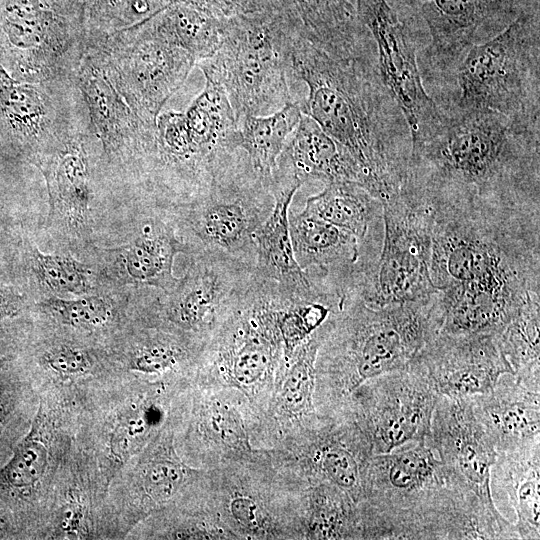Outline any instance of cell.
<instances>
[{
	"label": "cell",
	"mask_w": 540,
	"mask_h": 540,
	"mask_svg": "<svg viewBox=\"0 0 540 540\" xmlns=\"http://www.w3.org/2000/svg\"><path fill=\"white\" fill-rule=\"evenodd\" d=\"M433 210L435 335L500 334L540 295V214Z\"/></svg>",
	"instance_id": "1"
},
{
	"label": "cell",
	"mask_w": 540,
	"mask_h": 540,
	"mask_svg": "<svg viewBox=\"0 0 540 540\" xmlns=\"http://www.w3.org/2000/svg\"><path fill=\"white\" fill-rule=\"evenodd\" d=\"M539 127L489 109L455 108L411 144L401 191L430 205L540 213Z\"/></svg>",
	"instance_id": "2"
},
{
	"label": "cell",
	"mask_w": 540,
	"mask_h": 540,
	"mask_svg": "<svg viewBox=\"0 0 540 540\" xmlns=\"http://www.w3.org/2000/svg\"><path fill=\"white\" fill-rule=\"evenodd\" d=\"M290 69L308 89L302 112L347 151L359 184L381 203L397 196L406 179L411 135L370 59L338 58L294 36Z\"/></svg>",
	"instance_id": "3"
},
{
	"label": "cell",
	"mask_w": 540,
	"mask_h": 540,
	"mask_svg": "<svg viewBox=\"0 0 540 540\" xmlns=\"http://www.w3.org/2000/svg\"><path fill=\"white\" fill-rule=\"evenodd\" d=\"M434 294L425 300L383 307L344 297L317 352V413L337 416L360 385L410 364L435 335L431 318Z\"/></svg>",
	"instance_id": "4"
},
{
	"label": "cell",
	"mask_w": 540,
	"mask_h": 540,
	"mask_svg": "<svg viewBox=\"0 0 540 540\" xmlns=\"http://www.w3.org/2000/svg\"><path fill=\"white\" fill-rule=\"evenodd\" d=\"M477 498L452 487L428 438L371 458L363 539H466Z\"/></svg>",
	"instance_id": "5"
},
{
	"label": "cell",
	"mask_w": 540,
	"mask_h": 540,
	"mask_svg": "<svg viewBox=\"0 0 540 540\" xmlns=\"http://www.w3.org/2000/svg\"><path fill=\"white\" fill-rule=\"evenodd\" d=\"M289 297L254 269L249 286L207 338L196 364L197 386L235 390L247 400L251 439L286 369L279 314Z\"/></svg>",
	"instance_id": "6"
},
{
	"label": "cell",
	"mask_w": 540,
	"mask_h": 540,
	"mask_svg": "<svg viewBox=\"0 0 540 540\" xmlns=\"http://www.w3.org/2000/svg\"><path fill=\"white\" fill-rule=\"evenodd\" d=\"M294 36L279 14H239L222 20L217 50L196 66L205 79L223 87L237 121L245 116H265L294 101L289 83Z\"/></svg>",
	"instance_id": "7"
},
{
	"label": "cell",
	"mask_w": 540,
	"mask_h": 540,
	"mask_svg": "<svg viewBox=\"0 0 540 540\" xmlns=\"http://www.w3.org/2000/svg\"><path fill=\"white\" fill-rule=\"evenodd\" d=\"M539 16L524 11L492 38L472 46L455 70L456 108L489 109L539 127Z\"/></svg>",
	"instance_id": "8"
},
{
	"label": "cell",
	"mask_w": 540,
	"mask_h": 540,
	"mask_svg": "<svg viewBox=\"0 0 540 540\" xmlns=\"http://www.w3.org/2000/svg\"><path fill=\"white\" fill-rule=\"evenodd\" d=\"M204 511L234 539H300L296 489L272 464L266 448L205 469L196 488Z\"/></svg>",
	"instance_id": "9"
},
{
	"label": "cell",
	"mask_w": 540,
	"mask_h": 540,
	"mask_svg": "<svg viewBox=\"0 0 540 540\" xmlns=\"http://www.w3.org/2000/svg\"><path fill=\"white\" fill-rule=\"evenodd\" d=\"M88 36L77 0H0V66L16 80H75Z\"/></svg>",
	"instance_id": "10"
},
{
	"label": "cell",
	"mask_w": 540,
	"mask_h": 540,
	"mask_svg": "<svg viewBox=\"0 0 540 540\" xmlns=\"http://www.w3.org/2000/svg\"><path fill=\"white\" fill-rule=\"evenodd\" d=\"M433 218L431 206L403 192L382 203L379 254L353 271L347 294L371 307L430 298L436 292L430 277Z\"/></svg>",
	"instance_id": "11"
},
{
	"label": "cell",
	"mask_w": 540,
	"mask_h": 540,
	"mask_svg": "<svg viewBox=\"0 0 540 540\" xmlns=\"http://www.w3.org/2000/svg\"><path fill=\"white\" fill-rule=\"evenodd\" d=\"M266 449L272 464L293 483L329 484L347 493L358 505L363 501L374 452L367 436L351 418L318 413Z\"/></svg>",
	"instance_id": "12"
},
{
	"label": "cell",
	"mask_w": 540,
	"mask_h": 540,
	"mask_svg": "<svg viewBox=\"0 0 540 540\" xmlns=\"http://www.w3.org/2000/svg\"><path fill=\"white\" fill-rule=\"evenodd\" d=\"M273 205L268 185L254 173L243 152L205 193L185 206L191 253L218 249L254 263L253 237Z\"/></svg>",
	"instance_id": "13"
},
{
	"label": "cell",
	"mask_w": 540,
	"mask_h": 540,
	"mask_svg": "<svg viewBox=\"0 0 540 540\" xmlns=\"http://www.w3.org/2000/svg\"><path fill=\"white\" fill-rule=\"evenodd\" d=\"M439 395L411 364L360 385L342 411L367 436L374 454L388 453L430 436Z\"/></svg>",
	"instance_id": "14"
},
{
	"label": "cell",
	"mask_w": 540,
	"mask_h": 540,
	"mask_svg": "<svg viewBox=\"0 0 540 540\" xmlns=\"http://www.w3.org/2000/svg\"><path fill=\"white\" fill-rule=\"evenodd\" d=\"M86 45L116 82L155 117L197 62L192 54L162 38L145 21L94 37Z\"/></svg>",
	"instance_id": "15"
},
{
	"label": "cell",
	"mask_w": 540,
	"mask_h": 540,
	"mask_svg": "<svg viewBox=\"0 0 540 540\" xmlns=\"http://www.w3.org/2000/svg\"><path fill=\"white\" fill-rule=\"evenodd\" d=\"M356 14L373 37L379 76L407 122L411 144L442 124L445 112L424 88L415 43L386 0H356Z\"/></svg>",
	"instance_id": "16"
},
{
	"label": "cell",
	"mask_w": 540,
	"mask_h": 540,
	"mask_svg": "<svg viewBox=\"0 0 540 540\" xmlns=\"http://www.w3.org/2000/svg\"><path fill=\"white\" fill-rule=\"evenodd\" d=\"M193 254L187 274L169 291L163 310L172 325L205 342L245 292L255 268L218 249Z\"/></svg>",
	"instance_id": "17"
},
{
	"label": "cell",
	"mask_w": 540,
	"mask_h": 540,
	"mask_svg": "<svg viewBox=\"0 0 540 540\" xmlns=\"http://www.w3.org/2000/svg\"><path fill=\"white\" fill-rule=\"evenodd\" d=\"M90 129L107 155L139 157L151 174L156 154L157 117L143 109L110 75L98 56L85 48L75 74Z\"/></svg>",
	"instance_id": "18"
},
{
	"label": "cell",
	"mask_w": 540,
	"mask_h": 540,
	"mask_svg": "<svg viewBox=\"0 0 540 540\" xmlns=\"http://www.w3.org/2000/svg\"><path fill=\"white\" fill-rule=\"evenodd\" d=\"M410 364L439 395L464 398L489 392L503 374H514L499 334H437Z\"/></svg>",
	"instance_id": "19"
},
{
	"label": "cell",
	"mask_w": 540,
	"mask_h": 540,
	"mask_svg": "<svg viewBox=\"0 0 540 540\" xmlns=\"http://www.w3.org/2000/svg\"><path fill=\"white\" fill-rule=\"evenodd\" d=\"M75 84L23 82L0 66V139L32 152L37 161L53 152L78 126L60 102Z\"/></svg>",
	"instance_id": "20"
},
{
	"label": "cell",
	"mask_w": 540,
	"mask_h": 540,
	"mask_svg": "<svg viewBox=\"0 0 540 540\" xmlns=\"http://www.w3.org/2000/svg\"><path fill=\"white\" fill-rule=\"evenodd\" d=\"M428 440L450 485L496 509L489 482L497 452L474 414L470 397H438Z\"/></svg>",
	"instance_id": "21"
},
{
	"label": "cell",
	"mask_w": 540,
	"mask_h": 540,
	"mask_svg": "<svg viewBox=\"0 0 540 540\" xmlns=\"http://www.w3.org/2000/svg\"><path fill=\"white\" fill-rule=\"evenodd\" d=\"M518 0H425L421 13L430 33L431 70L455 72L468 50L507 27Z\"/></svg>",
	"instance_id": "22"
},
{
	"label": "cell",
	"mask_w": 540,
	"mask_h": 540,
	"mask_svg": "<svg viewBox=\"0 0 540 540\" xmlns=\"http://www.w3.org/2000/svg\"><path fill=\"white\" fill-rule=\"evenodd\" d=\"M192 418L193 449L199 469H211L255 454L252 412L239 392L197 386Z\"/></svg>",
	"instance_id": "23"
},
{
	"label": "cell",
	"mask_w": 540,
	"mask_h": 540,
	"mask_svg": "<svg viewBox=\"0 0 540 540\" xmlns=\"http://www.w3.org/2000/svg\"><path fill=\"white\" fill-rule=\"evenodd\" d=\"M303 184L297 179L274 173L270 191L274 198L271 213L254 234L255 273L275 282L288 296L314 298L330 287L313 278L296 261L289 231V208Z\"/></svg>",
	"instance_id": "24"
},
{
	"label": "cell",
	"mask_w": 540,
	"mask_h": 540,
	"mask_svg": "<svg viewBox=\"0 0 540 540\" xmlns=\"http://www.w3.org/2000/svg\"><path fill=\"white\" fill-rule=\"evenodd\" d=\"M331 322L332 316L288 359L269 406L252 433L254 447L274 446L318 414L314 404L315 362Z\"/></svg>",
	"instance_id": "25"
},
{
	"label": "cell",
	"mask_w": 540,
	"mask_h": 540,
	"mask_svg": "<svg viewBox=\"0 0 540 540\" xmlns=\"http://www.w3.org/2000/svg\"><path fill=\"white\" fill-rule=\"evenodd\" d=\"M261 6L284 17L297 36L335 57L369 58L363 26L348 0H262Z\"/></svg>",
	"instance_id": "26"
},
{
	"label": "cell",
	"mask_w": 540,
	"mask_h": 540,
	"mask_svg": "<svg viewBox=\"0 0 540 540\" xmlns=\"http://www.w3.org/2000/svg\"><path fill=\"white\" fill-rule=\"evenodd\" d=\"M474 414L497 453L540 446V392L503 374L487 393L470 397Z\"/></svg>",
	"instance_id": "27"
},
{
	"label": "cell",
	"mask_w": 540,
	"mask_h": 540,
	"mask_svg": "<svg viewBox=\"0 0 540 540\" xmlns=\"http://www.w3.org/2000/svg\"><path fill=\"white\" fill-rule=\"evenodd\" d=\"M490 493L498 512L513 524L518 539L540 538V446L497 453Z\"/></svg>",
	"instance_id": "28"
},
{
	"label": "cell",
	"mask_w": 540,
	"mask_h": 540,
	"mask_svg": "<svg viewBox=\"0 0 540 540\" xmlns=\"http://www.w3.org/2000/svg\"><path fill=\"white\" fill-rule=\"evenodd\" d=\"M274 172L302 184L309 180L359 184L358 169L347 151L304 113L278 157Z\"/></svg>",
	"instance_id": "29"
},
{
	"label": "cell",
	"mask_w": 540,
	"mask_h": 540,
	"mask_svg": "<svg viewBox=\"0 0 540 540\" xmlns=\"http://www.w3.org/2000/svg\"><path fill=\"white\" fill-rule=\"evenodd\" d=\"M289 231L297 263L343 284L360 254L359 239L347 230L306 211L289 214Z\"/></svg>",
	"instance_id": "30"
},
{
	"label": "cell",
	"mask_w": 540,
	"mask_h": 540,
	"mask_svg": "<svg viewBox=\"0 0 540 540\" xmlns=\"http://www.w3.org/2000/svg\"><path fill=\"white\" fill-rule=\"evenodd\" d=\"M190 252L175 228L160 219L146 223L141 233L119 251L126 281L170 291L178 282L172 274L175 255Z\"/></svg>",
	"instance_id": "31"
},
{
	"label": "cell",
	"mask_w": 540,
	"mask_h": 540,
	"mask_svg": "<svg viewBox=\"0 0 540 540\" xmlns=\"http://www.w3.org/2000/svg\"><path fill=\"white\" fill-rule=\"evenodd\" d=\"M300 539H363L359 505L325 483L295 484Z\"/></svg>",
	"instance_id": "32"
},
{
	"label": "cell",
	"mask_w": 540,
	"mask_h": 540,
	"mask_svg": "<svg viewBox=\"0 0 540 540\" xmlns=\"http://www.w3.org/2000/svg\"><path fill=\"white\" fill-rule=\"evenodd\" d=\"M304 211L349 231L360 242L380 234L382 203L361 185L331 182L306 200Z\"/></svg>",
	"instance_id": "33"
},
{
	"label": "cell",
	"mask_w": 540,
	"mask_h": 540,
	"mask_svg": "<svg viewBox=\"0 0 540 540\" xmlns=\"http://www.w3.org/2000/svg\"><path fill=\"white\" fill-rule=\"evenodd\" d=\"M302 114L300 101H292L271 114L245 116L237 121V147L245 153L254 173L268 187L278 157Z\"/></svg>",
	"instance_id": "34"
},
{
	"label": "cell",
	"mask_w": 540,
	"mask_h": 540,
	"mask_svg": "<svg viewBox=\"0 0 540 540\" xmlns=\"http://www.w3.org/2000/svg\"><path fill=\"white\" fill-rule=\"evenodd\" d=\"M222 20L189 5L170 2L142 21L162 38L188 51L198 62L217 50Z\"/></svg>",
	"instance_id": "35"
},
{
	"label": "cell",
	"mask_w": 540,
	"mask_h": 540,
	"mask_svg": "<svg viewBox=\"0 0 540 540\" xmlns=\"http://www.w3.org/2000/svg\"><path fill=\"white\" fill-rule=\"evenodd\" d=\"M540 295L531 297L499 334L516 381L540 392Z\"/></svg>",
	"instance_id": "36"
},
{
	"label": "cell",
	"mask_w": 540,
	"mask_h": 540,
	"mask_svg": "<svg viewBox=\"0 0 540 540\" xmlns=\"http://www.w3.org/2000/svg\"><path fill=\"white\" fill-rule=\"evenodd\" d=\"M141 470V482L147 498L161 504L185 489H192L205 469L184 464L175 453L172 438L161 435L147 455Z\"/></svg>",
	"instance_id": "37"
},
{
	"label": "cell",
	"mask_w": 540,
	"mask_h": 540,
	"mask_svg": "<svg viewBox=\"0 0 540 540\" xmlns=\"http://www.w3.org/2000/svg\"><path fill=\"white\" fill-rule=\"evenodd\" d=\"M82 6L89 38L132 26L154 13L145 0H77Z\"/></svg>",
	"instance_id": "38"
},
{
	"label": "cell",
	"mask_w": 540,
	"mask_h": 540,
	"mask_svg": "<svg viewBox=\"0 0 540 540\" xmlns=\"http://www.w3.org/2000/svg\"><path fill=\"white\" fill-rule=\"evenodd\" d=\"M31 265L37 279L54 292L81 295L90 289L87 267L68 255L46 254L33 248Z\"/></svg>",
	"instance_id": "39"
},
{
	"label": "cell",
	"mask_w": 540,
	"mask_h": 540,
	"mask_svg": "<svg viewBox=\"0 0 540 540\" xmlns=\"http://www.w3.org/2000/svg\"><path fill=\"white\" fill-rule=\"evenodd\" d=\"M47 465V450L32 431L16 447L13 456L0 470V483L13 488L34 485Z\"/></svg>",
	"instance_id": "40"
},
{
	"label": "cell",
	"mask_w": 540,
	"mask_h": 540,
	"mask_svg": "<svg viewBox=\"0 0 540 540\" xmlns=\"http://www.w3.org/2000/svg\"><path fill=\"white\" fill-rule=\"evenodd\" d=\"M43 308L62 323L74 327H92L106 322L110 306L100 296L87 295L76 299L51 297L44 300Z\"/></svg>",
	"instance_id": "41"
},
{
	"label": "cell",
	"mask_w": 540,
	"mask_h": 540,
	"mask_svg": "<svg viewBox=\"0 0 540 540\" xmlns=\"http://www.w3.org/2000/svg\"><path fill=\"white\" fill-rule=\"evenodd\" d=\"M171 2L189 5L217 19L257 12L259 9V0H172Z\"/></svg>",
	"instance_id": "42"
},
{
	"label": "cell",
	"mask_w": 540,
	"mask_h": 540,
	"mask_svg": "<svg viewBox=\"0 0 540 540\" xmlns=\"http://www.w3.org/2000/svg\"><path fill=\"white\" fill-rule=\"evenodd\" d=\"M45 362L53 371L64 375L84 373L91 366L84 351L69 346H62L47 353Z\"/></svg>",
	"instance_id": "43"
},
{
	"label": "cell",
	"mask_w": 540,
	"mask_h": 540,
	"mask_svg": "<svg viewBox=\"0 0 540 540\" xmlns=\"http://www.w3.org/2000/svg\"><path fill=\"white\" fill-rule=\"evenodd\" d=\"M21 296L13 288L0 286V318L13 316L19 310Z\"/></svg>",
	"instance_id": "44"
},
{
	"label": "cell",
	"mask_w": 540,
	"mask_h": 540,
	"mask_svg": "<svg viewBox=\"0 0 540 540\" xmlns=\"http://www.w3.org/2000/svg\"><path fill=\"white\" fill-rule=\"evenodd\" d=\"M154 10V13L169 4L172 0H145Z\"/></svg>",
	"instance_id": "45"
}]
</instances>
